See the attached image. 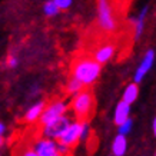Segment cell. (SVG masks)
<instances>
[{"label": "cell", "instance_id": "484cf974", "mask_svg": "<svg viewBox=\"0 0 156 156\" xmlns=\"http://www.w3.org/2000/svg\"><path fill=\"white\" fill-rule=\"evenodd\" d=\"M155 156H156V153H155Z\"/></svg>", "mask_w": 156, "mask_h": 156}, {"label": "cell", "instance_id": "ac0fdd59", "mask_svg": "<svg viewBox=\"0 0 156 156\" xmlns=\"http://www.w3.org/2000/svg\"><path fill=\"white\" fill-rule=\"evenodd\" d=\"M5 66L7 67V69H14V67L19 66V59H17V56H16L14 53H10L9 56L6 57Z\"/></svg>", "mask_w": 156, "mask_h": 156}, {"label": "cell", "instance_id": "9c48e42d", "mask_svg": "<svg viewBox=\"0 0 156 156\" xmlns=\"http://www.w3.org/2000/svg\"><path fill=\"white\" fill-rule=\"evenodd\" d=\"M115 52H116V46L113 43H106V44H102L96 49L95 53H93V59L102 66L115 56Z\"/></svg>", "mask_w": 156, "mask_h": 156}, {"label": "cell", "instance_id": "d6986e66", "mask_svg": "<svg viewBox=\"0 0 156 156\" xmlns=\"http://www.w3.org/2000/svg\"><path fill=\"white\" fill-rule=\"evenodd\" d=\"M90 136V125L87 120H83L82 122V132H80V142L83 140H87Z\"/></svg>", "mask_w": 156, "mask_h": 156}, {"label": "cell", "instance_id": "2e32d148", "mask_svg": "<svg viewBox=\"0 0 156 156\" xmlns=\"http://www.w3.org/2000/svg\"><path fill=\"white\" fill-rule=\"evenodd\" d=\"M59 12L60 10L57 9V6L55 5V0H49V2H46L43 5V13L46 14L48 17H55V16L59 14Z\"/></svg>", "mask_w": 156, "mask_h": 156}, {"label": "cell", "instance_id": "5b68a950", "mask_svg": "<svg viewBox=\"0 0 156 156\" xmlns=\"http://www.w3.org/2000/svg\"><path fill=\"white\" fill-rule=\"evenodd\" d=\"M72 123V119L69 116H62V118L56 119L55 122L49 123L46 126L42 128V135L43 137L46 139H50V140H55L57 142L59 139L62 137V135L66 132V129L69 128V125Z\"/></svg>", "mask_w": 156, "mask_h": 156}, {"label": "cell", "instance_id": "277c9868", "mask_svg": "<svg viewBox=\"0 0 156 156\" xmlns=\"http://www.w3.org/2000/svg\"><path fill=\"white\" fill-rule=\"evenodd\" d=\"M69 109L70 108H69V103H67L66 100H63V99L53 100L49 105H46V108H44L42 116H40L39 125L43 128V126H46L49 123L55 122L56 119L62 118V116H66Z\"/></svg>", "mask_w": 156, "mask_h": 156}, {"label": "cell", "instance_id": "603a6c76", "mask_svg": "<svg viewBox=\"0 0 156 156\" xmlns=\"http://www.w3.org/2000/svg\"><path fill=\"white\" fill-rule=\"evenodd\" d=\"M6 133V125L3 122H0V136H5Z\"/></svg>", "mask_w": 156, "mask_h": 156}, {"label": "cell", "instance_id": "8992f818", "mask_svg": "<svg viewBox=\"0 0 156 156\" xmlns=\"http://www.w3.org/2000/svg\"><path fill=\"white\" fill-rule=\"evenodd\" d=\"M80 132H82V122L72 120L69 128L66 129V132L62 135V137L57 140V143H62V145L73 149L77 143L80 142Z\"/></svg>", "mask_w": 156, "mask_h": 156}, {"label": "cell", "instance_id": "d4e9b609", "mask_svg": "<svg viewBox=\"0 0 156 156\" xmlns=\"http://www.w3.org/2000/svg\"><path fill=\"white\" fill-rule=\"evenodd\" d=\"M3 142H5V137H3V136H0V147L3 146Z\"/></svg>", "mask_w": 156, "mask_h": 156}, {"label": "cell", "instance_id": "6da1fadb", "mask_svg": "<svg viewBox=\"0 0 156 156\" xmlns=\"http://www.w3.org/2000/svg\"><path fill=\"white\" fill-rule=\"evenodd\" d=\"M70 73L72 77H75L85 87H87L98 82L102 73V66L92 56H80L73 60Z\"/></svg>", "mask_w": 156, "mask_h": 156}, {"label": "cell", "instance_id": "3957f363", "mask_svg": "<svg viewBox=\"0 0 156 156\" xmlns=\"http://www.w3.org/2000/svg\"><path fill=\"white\" fill-rule=\"evenodd\" d=\"M98 26L105 33H115L118 29V17L115 13V6L108 0H99L96 6Z\"/></svg>", "mask_w": 156, "mask_h": 156}, {"label": "cell", "instance_id": "9a60e30c", "mask_svg": "<svg viewBox=\"0 0 156 156\" xmlns=\"http://www.w3.org/2000/svg\"><path fill=\"white\" fill-rule=\"evenodd\" d=\"M85 89V86L82 85L79 80H76L75 77H69V80L66 82V92L70 96H76L77 93H80L82 90Z\"/></svg>", "mask_w": 156, "mask_h": 156}, {"label": "cell", "instance_id": "52a82bcc", "mask_svg": "<svg viewBox=\"0 0 156 156\" xmlns=\"http://www.w3.org/2000/svg\"><path fill=\"white\" fill-rule=\"evenodd\" d=\"M153 63H155V50L153 49H147L146 53L142 57V62L139 63V66H137L136 72L133 75V83L135 85L139 86V83L145 79V76L151 72Z\"/></svg>", "mask_w": 156, "mask_h": 156}, {"label": "cell", "instance_id": "ffe728a7", "mask_svg": "<svg viewBox=\"0 0 156 156\" xmlns=\"http://www.w3.org/2000/svg\"><path fill=\"white\" fill-rule=\"evenodd\" d=\"M55 5H56L57 9L62 12V10L69 9V7L73 5V2H72V0H55Z\"/></svg>", "mask_w": 156, "mask_h": 156}, {"label": "cell", "instance_id": "7402d4cb", "mask_svg": "<svg viewBox=\"0 0 156 156\" xmlns=\"http://www.w3.org/2000/svg\"><path fill=\"white\" fill-rule=\"evenodd\" d=\"M20 156H37V153L33 151V149H26V151L22 152Z\"/></svg>", "mask_w": 156, "mask_h": 156}, {"label": "cell", "instance_id": "7c38bea8", "mask_svg": "<svg viewBox=\"0 0 156 156\" xmlns=\"http://www.w3.org/2000/svg\"><path fill=\"white\" fill-rule=\"evenodd\" d=\"M147 12H149V6H143L142 10L137 14V17L133 20V36H135V39L140 37L143 30H145V20H146Z\"/></svg>", "mask_w": 156, "mask_h": 156}, {"label": "cell", "instance_id": "7a4b0ae2", "mask_svg": "<svg viewBox=\"0 0 156 156\" xmlns=\"http://www.w3.org/2000/svg\"><path fill=\"white\" fill-rule=\"evenodd\" d=\"M69 108L72 109L75 118L79 122L87 120L90 118V115L93 113V110H95V96L92 93V90L83 89L80 93L73 96Z\"/></svg>", "mask_w": 156, "mask_h": 156}, {"label": "cell", "instance_id": "44dd1931", "mask_svg": "<svg viewBox=\"0 0 156 156\" xmlns=\"http://www.w3.org/2000/svg\"><path fill=\"white\" fill-rule=\"evenodd\" d=\"M72 153V147L65 146L62 143H57V155L59 156H70Z\"/></svg>", "mask_w": 156, "mask_h": 156}, {"label": "cell", "instance_id": "cb8c5ba5", "mask_svg": "<svg viewBox=\"0 0 156 156\" xmlns=\"http://www.w3.org/2000/svg\"><path fill=\"white\" fill-rule=\"evenodd\" d=\"M152 130H153V136L156 137V116L153 119V122H152Z\"/></svg>", "mask_w": 156, "mask_h": 156}, {"label": "cell", "instance_id": "5bb4252c", "mask_svg": "<svg viewBox=\"0 0 156 156\" xmlns=\"http://www.w3.org/2000/svg\"><path fill=\"white\" fill-rule=\"evenodd\" d=\"M137 96H139V86L135 85V83H129V85H126V87L123 89V93H122V99L125 103L128 105H132L135 103L137 100Z\"/></svg>", "mask_w": 156, "mask_h": 156}, {"label": "cell", "instance_id": "30bf717a", "mask_svg": "<svg viewBox=\"0 0 156 156\" xmlns=\"http://www.w3.org/2000/svg\"><path fill=\"white\" fill-rule=\"evenodd\" d=\"M46 108V103L43 100H39L36 103H33L30 108L24 112L23 115V120L26 123H36L40 120V116H42L43 110Z\"/></svg>", "mask_w": 156, "mask_h": 156}, {"label": "cell", "instance_id": "8fae6325", "mask_svg": "<svg viewBox=\"0 0 156 156\" xmlns=\"http://www.w3.org/2000/svg\"><path fill=\"white\" fill-rule=\"evenodd\" d=\"M130 105L125 103L123 100H120L116 108H115V112H113V122L116 126H120L122 123H125L128 119H130Z\"/></svg>", "mask_w": 156, "mask_h": 156}, {"label": "cell", "instance_id": "ba28073f", "mask_svg": "<svg viewBox=\"0 0 156 156\" xmlns=\"http://www.w3.org/2000/svg\"><path fill=\"white\" fill-rule=\"evenodd\" d=\"M37 156H56L57 155V142L46 139V137H40L34 142L32 147Z\"/></svg>", "mask_w": 156, "mask_h": 156}, {"label": "cell", "instance_id": "4316f807", "mask_svg": "<svg viewBox=\"0 0 156 156\" xmlns=\"http://www.w3.org/2000/svg\"><path fill=\"white\" fill-rule=\"evenodd\" d=\"M56 156H59V155H56Z\"/></svg>", "mask_w": 156, "mask_h": 156}, {"label": "cell", "instance_id": "4fadbf2b", "mask_svg": "<svg viewBox=\"0 0 156 156\" xmlns=\"http://www.w3.org/2000/svg\"><path fill=\"white\" fill-rule=\"evenodd\" d=\"M128 152V139L126 136L116 135L112 142V155L113 156H125Z\"/></svg>", "mask_w": 156, "mask_h": 156}, {"label": "cell", "instance_id": "e0dca14e", "mask_svg": "<svg viewBox=\"0 0 156 156\" xmlns=\"http://www.w3.org/2000/svg\"><path fill=\"white\" fill-rule=\"evenodd\" d=\"M132 129H133V120L132 119H128L125 123H122L120 126H118V135L128 136L129 133L132 132Z\"/></svg>", "mask_w": 156, "mask_h": 156}]
</instances>
